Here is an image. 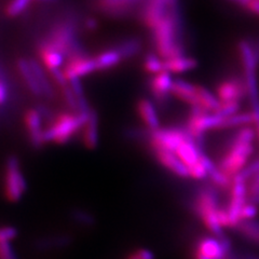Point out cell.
<instances>
[{
    "mask_svg": "<svg viewBox=\"0 0 259 259\" xmlns=\"http://www.w3.org/2000/svg\"><path fill=\"white\" fill-rule=\"evenodd\" d=\"M63 71L68 81L74 78L85 77L94 71H97L95 58L89 54L69 58L65 64Z\"/></svg>",
    "mask_w": 259,
    "mask_h": 259,
    "instance_id": "obj_4",
    "label": "cell"
},
{
    "mask_svg": "<svg viewBox=\"0 0 259 259\" xmlns=\"http://www.w3.org/2000/svg\"><path fill=\"white\" fill-rule=\"evenodd\" d=\"M173 82L174 80L171 76V72L166 70L158 72L149 80V91L157 103L160 105L166 104L167 101L171 99Z\"/></svg>",
    "mask_w": 259,
    "mask_h": 259,
    "instance_id": "obj_5",
    "label": "cell"
},
{
    "mask_svg": "<svg viewBox=\"0 0 259 259\" xmlns=\"http://www.w3.org/2000/svg\"><path fill=\"white\" fill-rule=\"evenodd\" d=\"M84 28L87 30H90V31H93L96 29L97 27V22L95 19H92V18H88L84 22Z\"/></svg>",
    "mask_w": 259,
    "mask_h": 259,
    "instance_id": "obj_19",
    "label": "cell"
},
{
    "mask_svg": "<svg viewBox=\"0 0 259 259\" xmlns=\"http://www.w3.org/2000/svg\"><path fill=\"white\" fill-rule=\"evenodd\" d=\"M136 111L146 130L153 131L160 128V117L156 104L148 99H141L136 104Z\"/></svg>",
    "mask_w": 259,
    "mask_h": 259,
    "instance_id": "obj_7",
    "label": "cell"
},
{
    "mask_svg": "<svg viewBox=\"0 0 259 259\" xmlns=\"http://www.w3.org/2000/svg\"><path fill=\"white\" fill-rule=\"evenodd\" d=\"M26 191V181L24 177L19 159L11 156L7 160L4 176V193L8 201L18 202Z\"/></svg>",
    "mask_w": 259,
    "mask_h": 259,
    "instance_id": "obj_2",
    "label": "cell"
},
{
    "mask_svg": "<svg viewBox=\"0 0 259 259\" xmlns=\"http://www.w3.org/2000/svg\"><path fill=\"white\" fill-rule=\"evenodd\" d=\"M36 3H41V4H56L59 3L60 0H35Z\"/></svg>",
    "mask_w": 259,
    "mask_h": 259,
    "instance_id": "obj_21",
    "label": "cell"
},
{
    "mask_svg": "<svg viewBox=\"0 0 259 259\" xmlns=\"http://www.w3.org/2000/svg\"><path fill=\"white\" fill-rule=\"evenodd\" d=\"M0 259H18L10 244V241L0 242Z\"/></svg>",
    "mask_w": 259,
    "mask_h": 259,
    "instance_id": "obj_17",
    "label": "cell"
},
{
    "mask_svg": "<svg viewBox=\"0 0 259 259\" xmlns=\"http://www.w3.org/2000/svg\"><path fill=\"white\" fill-rule=\"evenodd\" d=\"M35 0H9L5 8V13L10 19L18 18L25 12Z\"/></svg>",
    "mask_w": 259,
    "mask_h": 259,
    "instance_id": "obj_15",
    "label": "cell"
},
{
    "mask_svg": "<svg viewBox=\"0 0 259 259\" xmlns=\"http://www.w3.org/2000/svg\"><path fill=\"white\" fill-rule=\"evenodd\" d=\"M80 135L85 148H96L97 144H99V118H97V113L93 109L89 112Z\"/></svg>",
    "mask_w": 259,
    "mask_h": 259,
    "instance_id": "obj_8",
    "label": "cell"
},
{
    "mask_svg": "<svg viewBox=\"0 0 259 259\" xmlns=\"http://www.w3.org/2000/svg\"><path fill=\"white\" fill-rule=\"evenodd\" d=\"M45 117L38 109L30 108L26 110L24 115V125L26 128V133L30 145L34 148H41L46 144L45 141V126H44Z\"/></svg>",
    "mask_w": 259,
    "mask_h": 259,
    "instance_id": "obj_3",
    "label": "cell"
},
{
    "mask_svg": "<svg viewBox=\"0 0 259 259\" xmlns=\"http://www.w3.org/2000/svg\"><path fill=\"white\" fill-rule=\"evenodd\" d=\"M144 70L148 74L156 75L158 72L164 70L163 60L156 52H149L145 55V59L143 62Z\"/></svg>",
    "mask_w": 259,
    "mask_h": 259,
    "instance_id": "obj_14",
    "label": "cell"
},
{
    "mask_svg": "<svg viewBox=\"0 0 259 259\" xmlns=\"http://www.w3.org/2000/svg\"><path fill=\"white\" fill-rule=\"evenodd\" d=\"M28 60L30 63V66L32 68V71H34L36 79L40 85V89H41L44 99L52 100L55 93H54V89L52 87L50 78H49V76H47L45 69L41 66V64H40L37 60L35 59H28Z\"/></svg>",
    "mask_w": 259,
    "mask_h": 259,
    "instance_id": "obj_12",
    "label": "cell"
},
{
    "mask_svg": "<svg viewBox=\"0 0 259 259\" xmlns=\"http://www.w3.org/2000/svg\"><path fill=\"white\" fill-rule=\"evenodd\" d=\"M37 53L48 71L60 68L64 64V60L66 59L61 51L41 41H38L37 44Z\"/></svg>",
    "mask_w": 259,
    "mask_h": 259,
    "instance_id": "obj_9",
    "label": "cell"
},
{
    "mask_svg": "<svg viewBox=\"0 0 259 259\" xmlns=\"http://www.w3.org/2000/svg\"><path fill=\"white\" fill-rule=\"evenodd\" d=\"M94 58L96 61L97 70L100 71H105V70L115 68L123 61L122 56H121L120 52L117 50L116 47L106 49V50L96 54Z\"/></svg>",
    "mask_w": 259,
    "mask_h": 259,
    "instance_id": "obj_11",
    "label": "cell"
},
{
    "mask_svg": "<svg viewBox=\"0 0 259 259\" xmlns=\"http://www.w3.org/2000/svg\"><path fill=\"white\" fill-rule=\"evenodd\" d=\"M152 152L159 163L163 165L167 171L181 178H190L188 167L184 164V162L177 157L175 152L165 149H155Z\"/></svg>",
    "mask_w": 259,
    "mask_h": 259,
    "instance_id": "obj_6",
    "label": "cell"
},
{
    "mask_svg": "<svg viewBox=\"0 0 259 259\" xmlns=\"http://www.w3.org/2000/svg\"><path fill=\"white\" fill-rule=\"evenodd\" d=\"M136 254L140 259H153V254L148 249H139L136 250Z\"/></svg>",
    "mask_w": 259,
    "mask_h": 259,
    "instance_id": "obj_20",
    "label": "cell"
},
{
    "mask_svg": "<svg viewBox=\"0 0 259 259\" xmlns=\"http://www.w3.org/2000/svg\"><path fill=\"white\" fill-rule=\"evenodd\" d=\"M127 259H140V258H139V256H137L136 252H134L133 254H131V256H130Z\"/></svg>",
    "mask_w": 259,
    "mask_h": 259,
    "instance_id": "obj_22",
    "label": "cell"
},
{
    "mask_svg": "<svg viewBox=\"0 0 259 259\" xmlns=\"http://www.w3.org/2000/svg\"><path fill=\"white\" fill-rule=\"evenodd\" d=\"M116 48L120 52L121 56H122L123 61H126L135 58L136 55H139V53L142 51L143 44L141 41V39L132 37L122 40V41L116 46Z\"/></svg>",
    "mask_w": 259,
    "mask_h": 259,
    "instance_id": "obj_13",
    "label": "cell"
},
{
    "mask_svg": "<svg viewBox=\"0 0 259 259\" xmlns=\"http://www.w3.org/2000/svg\"><path fill=\"white\" fill-rule=\"evenodd\" d=\"M88 115H79L68 110L52 116L50 122L45 128L46 144L64 145L68 143L81 132Z\"/></svg>",
    "mask_w": 259,
    "mask_h": 259,
    "instance_id": "obj_1",
    "label": "cell"
},
{
    "mask_svg": "<svg viewBox=\"0 0 259 259\" xmlns=\"http://www.w3.org/2000/svg\"><path fill=\"white\" fill-rule=\"evenodd\" d=\"M16 68H18L20 77L22 78L24 84L27 88V90L36 97H44L41 89H40L36 76L30 66L29 60L23 58L19 59L16 61Z\"/></svg>",
    "mask_w": 259,
    "mask_h": 259,
    "instance_id": "obj_10",
    "label": "cell"
},
{
    "mask_svg": "<svg viewBox=\"0 0 259 259\" xmlns=\"http://www.w3.org/2000/svg\"><path fill=\"white\" fill-rule=\"evenodd\" d=\"M10 97V84L8 78L4 72L0 70V106H4Z\"/></svg>",
    "mask_w": 259,
    "mask_h": 259,
    "instance_id": "obj_16",
    "label": "cell"
},
{
    "mask_svg": "<svg viewBox=\"0 0 259 259\" xmlns=\"http://www.w3.org/2000/svg\"><path fill=\"white\" fill-rule=\"evenodd\" d=\"M18 232L13 227H0V242L13 240Z\"/></svg>",
    "mask_w": 259,
    "mask_h": 259,
    "instance_id": "obj_18",
    "label": "cell"
}]
</instances>
